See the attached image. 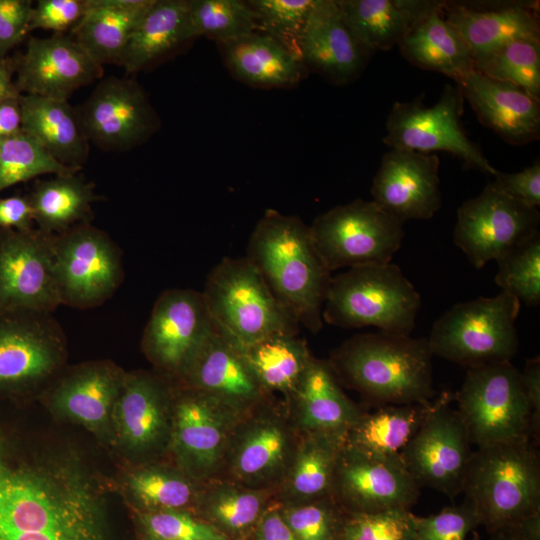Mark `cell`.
Instances as JSON below:
<instances>
[{
	"instance_id": "obj_15",
	"label": "cell",
	"mask_w": 540,
	"mask_h": 540,
	"mask_svg": "<svg viewBox=\"0 0 540 540\" xmlns=\"http://www.w3.org/2000/svg\"><path fill=\"white\" fill-rule=\"evenodd\" d=\"M76 111L89 143L109 151L134 148L159 127L145 91L128 78L102 80Z\"/></svg>"
},
{
	"instance_id": "obj_46",
	"label": "cell",
	"mask_w": 540,
	"mask_h": 540,
	"mask_svg": "<svg viewBox=\"0 0 540 540\" xmlns=\"http://www.w3.org/2000/svg\"><path fill=\"white\" fill-rule=\"evenodd\" d=\"M128 486L146 511L183 510L194 498V488L184 477L158 468L130 475Z\"/></svg>"
},
{
	"instance_id": "obj_59",
	"label": "cell",
	"mask_w": 540,
	"mask_h": 540,
	"mask_svg": "<svg viewBox=\"0 0 540 540\" xmlns=\"http://www.w3.org/2000/svg\"><path fill=\"white\" fill-rule=\"evenodd\" d=\"M17 66L18 59L16 58L7 56L0 58V102L21 95L13 81Z\"/></svg>"
},
{
	"instance_id": "obj_14",
	"label": "cell",
	"mask_w": 540,
	"mask_h": 540,
	"mask_svg": "<svg viewBox=\"0 0 540 540\" xmlns=\"http://www.w3.org/2000/svg\"><path fill=\"white\" fill-rule=\"evenodd\" d=\"M537 208L515 201L488 183L457 210L453 239L476 268L481 269L538 231Z\"/></svg>"
},
{
	"instance_id": "obj_38",
	"label": "cell",
	"mask_w": 540,
	"mask_h": 540,
	"mask_svg": "<svg viewBox=\"0 0 540 540\" xmlns=\"http://www.w3.org/2000/svg\"><path fill=\"white\" fill-rule=\"evenodd\" d=\"M345 435L310 432L300 446L289 478V489L297 498L314 501L332 489Z\"/></svg>"
},
{
	"instance_id": "obj_51",
	"label": "cell",
	"mask_w": 540,
	"mask_h": 540,
	"mask_svg": "<svg viewBox=\"0 0 540 540\" xmlns=\"http://www.w3.org/2000/svg\"><path fill=\"white\" fill-rule=\"evenodd\" d=\"M87 0H39L33 6L29 30H51L63 34L83 17Z\"/></svg>"
},
{
	"instance_id": "obj_2",
	"label": "cell",
	"mask_w": 540,
	"mask_h": 540,
	"mask_svg": "<svg viewBox=\"0 0 540 540\" xmlns=\"http://www.w3.org/2000/svg\"><path fill=\"white\" fill-rule=\"evenodd\" d=\"M245 257L299 325L313 333L321 330L332 275L309 226L298 216L267 209L250 235Z\"/></svg>"
},
{
	"instance_id": "obj_25",
	"label": "cell",
	"mask_w": 540,
	"mask_h": 540,
	"mask_svg": "<svg viewBox=\"0 0 540 540\" xmlns=\"http://www.w3.org/2000/svg\"><path fill=\"white\" fill-rule=\"evenodd\" d=\"M175 405L173 446L182 463L205 475L219 463L236 410L217 399L186 387Z\"/></svg>"
},
{
	"instance_id": "obj_22",
	"label": "cell",
	"mask_w": 540,
	"mask_h": 540,
	"mask_svg": "<svg viewBox=\"0 0 540 540\" xmlns=\"http://www.w3.org/2000/svg\"><path fill=\"white\" fill-rule=\"evenodd\" d=\"M369 56L347 26L337 0H315L300 39L306 70L334 84H347L360 75Z\"/></svg>"
},
{
	"instance_id": "obj_37",
	"label": "cell",
	"mask_w": 540,
	"mask_h": 540,
	"mask_svg": "<svg viewBox=\"0 0 540 540\" xmlns=\"http://www.w3.org/2000/svg\"><path fill=\"white\" fill-rule=\"evenodd\" d=\"M239 350L265 391L291 394L313 358L296 334L271 335Z\"/></svg>"
},
{
	"instance_id": "obj_13",
	"label": "cell",
	"mask_w": 540,
	"mask_h": 540,
	"mask_svg": "<svg viewBox=\"0 0 540 540\" xmlns=\"http://www.w3.org/2000/svg\"><path fill=\"white\" fill-rule=\"evenodd\" d=\"M65 340L48 312L0 311V395H21L61 367Z\"/></svg>"
},
{
	"instance_id": "obj_33",
	"label": "cell",
	"mask_w": 540,
	"mask_h": 540,
	"mask_svg": "<svg viewBox=\"0 0 540 540\" xmlns=\"http://www.w3.org/2000/svg\"><path fill=\"white\" fill-rule=\"evenodd\" d=\"M431 0H337L358 43L371 55L398 46Z\"/></svg>"
},
{
	"instance_id": "obj_7",
	"label": "cell",
	"mask_w": 540,
	"mask_h": 540,
	"mask_svg": "<svg viewBox=\"0 0 540 540\" xmlns=\"http://www.w3.org/2000/svg\"><path fill=\"white\" fill-rule=\"evenodd\" d=\"M520 306L504 291L454 305L433 324L428 337L433 355L467 369L511 361L519 345L515 321Z\"/></svg>"
},
{
	"instance_id": "obj_8",
	"label": "cell",
	"mask_w": 540,
	"mask_h": 540,
	"mask_svg": "<svg viewBox=\"0 0 540 540\" xmlns=\"http://www.w3.org/2000/svg\"><path fill=\"white\" fill-rule=\"evenodd\" d=\"M454 400L476 448L533 441L530 406L520 371L511 361L468 368Z\"/></svg>"
},
{
	"instance_id": "obj_57",
	"label": "cell",
	"mask_w": 540,
	"mask_h": 540,
	"mask_svg": "<svg viewBox=\"0 0 540 540\" xmlns=\"http://www.w3.org/2000/svg\"><path fill=\"white\" fill-rule=\"evenodd\" d=\"M490 534L489 540H540V513Z\"/></svg>"
},
{
	"instance_id": "obj_50",
	"label": "cell",
	"mask_w": 540,
	"mask_h": 540,
	"mask_svg": "<svg viewBox=\"0 0 540 540\" xmlns=\"http://www.w3.org/2000/svg\"><path fill=\"white\" fill-rule=\"evenodd\" d=\"M479 525L475 508L465 499L461 505L446 507L436 514L416 516L415 540H466Z\"/></svg>"
},
{
	"instance_id": "obj_39",
	"label": "cell",
	"mask_w": 540,
	"mask_h": 540,
	"mask_svg": "<svg viewBox=\"0 0 540 540\" xmlns=\"http://www.w3.org/2000/svg\"><path fill=\"white\" fill-rule=\"evenodd\" d=\"M286 452L283 427L270 419L258 421L240 437L233 454V470L243 479L263 478L282 465Z\"/></svg>"
},
{
	"instance_id": "obj_41",
	"label": "cell",
	"mask_w": 540,
	"mask_h": 540,
	"mask_svg": "<svg viewBox=\"0 0 540 540\" xmlns=\"http://www.w3.org/2000/svg\"><path fill=\"white\" fill-rule=\"evenodd\" d=\"M474 69L494 80L519 86L540 99V39L512 41L476 60Z\"/></svg>"
},
{
	"instance_id": "obj_56",
	"label": "cell",
	"mask_w": 540,
	"mask_h": 540,
	"mask_svg": "<svg viewBox=\"0 0 540 540\" xmlns=\"http://www.w3.org/2000/svg\"><path fill=\"white\" fill-rule=\"evenodd\" d=\"M255 535L256 540H298L278 510L262 514L256 524Z\"/></svg>"
},
{
	"instance_id": "obj_29",
	"label": "cell",
	"mask_w": 540,
	"mask_h": 540,
	"mask_svg": "<svg viewBox=\"0 0 540 540\" xmlns=\"http://www.w3.org/2000/svg\"><path fill=\"white\" fill-rule=\"evenodd\" d=\"M22 130L33 137L63 165L83 167L89 154V141L76 108L66 100L28 94L20 95Z\"/></svg>"
},
{
	"instance_id": "obj_27",
	"label": "cell",
	"mask_w": 540,
	"mask_h": 540,
	"mask_svg": "<svg viewBox=\"0 0 540 540\" xmlns=\"http://www.w3.org/2000/svg\"><path fill=\"white\" fill-rule=\"evenodd\" d=\"M442 3L433 1L398 47L414 66L442 73L455 81L474 69V58L460 32L445 18Z\"/></svg>"
},
{
	"instance_id": "obj_17",
	"label": "cell",
	"mask_w": 540,
	"mask_h": 540,
	"mask_svg": "<svg viewBox=\"0 0 540 540\" xmlns=\"http://www.w3.org/2000/svg\"><path fill=\"white\" fill-rule=\"evenodd\" d=\"M213 326L201 292L169 289L153 306L142 348L155 366L180 376Z\"/></svg>"
},
{
	"instance_id": "obj_26",
	"label": "cell",
	"mask_w": 540,
	"mask_h": 540,
	"mask_svg": "<svg viewBox=\"0 0 540 540\" xmlns=\"http://www.w3.org/2000/svg\"><path fill=\"white\" fill-rule=\"evenodd\" d=\"M126 373L110 362H93L68 372L51 389V406L91 430H99L112 413Z\"/></svg>"
},
{
	"instance_id": "obj_3",
	"label": "cell",
	"mask_w": 540,
	"mask_h": 540,
	"mask_svg": "<svg viewBox=\"0 0 540 540\" xmlns=\"http://www.w3.org/2000/svg\"><path fill=\"white\" fill-rule=\"evenodd\" d=\"M428 338L379 331L355 335L329 364L336 376L377 406L430 404L434 400Z\"/></svg>"
},
{
	"instance_id": "obj_45",
	"label": "cell",
	"mask_w": 540,
	"mask_h": 540,
	"mask_svg": "<svg viewBox=\"0 0 540 540\" xmlns=\"http://www.w3.org/2000/svg\"><path fill=\"white\" fill-rule=\"evenodd\" d=\"M265 495L260 491L221 486L209 496L206 515L211 525L237 537L258 523L263 514Z\"/></svg>"
},
{
	"instance_id": "obj_12",
	"label": "cell",
	"mask_w": 540,
	"mask_h": 540,
	"mask_svg": "<svg viewBox=\"0 0 540 540\" xmlns=\"http://www.w3.org/2000/svg\"><path fill=\"white\" fill-rule=\"evenodd\" d=\"M453 400L451 392L433 400L401 453L405 469L419 488H432L451 499L463 492L474 451L458 411L451 407Z\"/></svg>"
},
{
	"instance_id": "obj_30",
	"label": "cell",
	"mask_w": 540,
	"mask_h": 540,
	"mask_svg": "<svg viewBox=\"0 0 540 540\" xmlns=\"http://www.w3.org/2000/svg\"><path fill=\"white\" fill-rule=\"evenodd\" d=\"M219 46L231 74L251 86L294 87L306 71L299 58L272 37L258 31Z\"/></svg>"
},
{
	"instance_id": "obj_18",
	"label": "cell",
	"mask_w": 540,
	"mask_h": 540,
	"mask_svg": "<svg viewBox=\"0 0 540 540\" xmlns=\"http://www.w3.org/2000/svg\"><path fill=\"white\" fill-rule=\"evenodd\" d=\"M439 166L435 153L390 148L373 178L372 201L402 223L432 218L442 204Z\"/></svg>"
},
{
	"instance_id": "obj_24",
	"label": "cell",
	"mask_w": 540,
	"mask_h": 540,
	"mask_svg": "<svg viewBox=\"0 0 540 540\" xmlns=\"http://www.w3.org/2000/svg\"><path fill=\"white\" fill-rule=\"evenodd\" d=\"M179 377L186 387L236 411L258 402L265 392L238 347L215 326Z\"/></svg>"
},
{
	"instance_id": "obj_5",
	"label": "cell",
	"mask_w": 540,
	"mask_h": 540,
	"mask_svg": "<svg viewBox=\"0 0 540 540\" xmlns=\"http://www.w3.org/2000/svg\"><path fill=\"white\" fill-rule=\"evenodd\" d=\"M420 307V294L399 266L366 264L332 276L322 319L342 328L372 326L410 335Z\"/></svg>"
},
{
	"instance_id": "obj_54",
	"label": "cell",
	"mask_w": 540,
	"mask_h": 540,
	"mask_svg": "<svg viewBox=\"0 0 540 540\" xmlns=\"http://www.w3.org/2000/svg\"><path fill=\"white\" fill-rule=\"evenodd\" d=\"M33 212L28 196L0 198V229L29 231L33 228Z\"/></svg>"
},
{
	"instance_id": "obj_47",
	"label": "cell",
	"mask_w": 540,
	"mask_h": 540,
	"mask_svg": "<svg viewBox=\"0 0 540 540\" xmlns=\"http://www.w3.org/2000/svg\"><path fill=\"white\" fill-rule=\"evenodd\" d=\"M415 519L409 509L348 513L339 540H415Z\"/></svg>"
},
{
	"instance_id": "obj_35",
	"label": "cell",
	"mask_w": 540,
	"mask_h": 540,
	"mask_svg": "<svg viewBox=\"0 0 540 540\" xmlns=\"http://www.w3.org/2000/svg\"><path fill=\"white\" fill-rule=\"evenodd\" d=\"M432 402L384 405L372 413H363L347 430L344 446L377 459H401Z\"/></svg>"
},
{
	"instance_id": "obj_60",
	"label": "cell",
	"mask_w": 540,
	"mask_h": 540,
	"mask_svg": "<svg viewBox=\"0 0 540 540\" xmlns=\"http://www.w3.org/2000/svg\"><path fill=\"white\" fill-rule=\"evenodd\" d=\"M472 540H479L478 534L476 532H474V537Z\"/></svg>"
},
{
	"instance_id": "obj_19",
	"label": "cell",
	"mask_w": 540,
	"mask_h": 540,
	"mask_svg": "<svg viewBox=\"0 0 540 540\" xmlns=\"http://www.w3.org/2000/svg\"><path fill=\"white\" fill-rule=\"evenodd\" d=\"M349 513L410 509L420 488L401 459H377L342 449L333 489Z\"/></svg>"
},
{
	"instance_id": "obj_9",
	"label": "cell",
	"mask_w": 540,
	"mask_h": 540,
	"mask_svg": "<svg viewBox=\"0 0 540 540\" xmlns=\"http://www.w3.org/2000/svg\"><path fill=\"white\" fill-rule=\"evenodd\" d=\"M309 227L314 246L331 272L389 263L404 238L401 221L372 200L360 198L320 214Z\"/></svg>"
},
{
	"instance_id": "obj_40",
	"label": "cell",
	"mask_w": 540,
	"mask_h": 540,
	"mask_svg": "<svg viewBox=\"0 0 540 540\" xmlns=\"http://www.w3.org/2000/svg\"><path fill=\"white\" fill-rule=\"evenodd\" d=\"M80 170L58 162L23 130L0 139V193L40 175L75 174Z\"/></svg>"
},
{
	"instance_id": "obj_4",
	"label": "cell",
	"mask_w": 540,
	"mask_h": 540,
	"mask_svg": "<svg viewBox=\"0 0 540 540\" xmlns=\"http://www.w3.org/2000/svg\"><path fill=\"white\" fill-rule=\"evenodd\" d=\"M491 533L540 513V461L532 440L476 448L463 492Z\"/></svg>"
},
{
	"instance_id": "obj_55",
	"label": "cell",
	"mask_w": 540,
	"mask_h": 540,
	"mask_svg": "<svg viewBox=\"0 0 540 540\" xmlns=\"http://www.w3.org/2000/svg\"><path fill=\"white\" fill-rule=\"evenodd\" d=\"M520 374L532 415V437L536 442L540 433V358L527 359Z\"/></svg>"
},
{
	"instance_id": "obj_43",
	"label": "cell",
	"mask_w": 540,
	"mask_h": 540,
	"mask_svg": "<svg viewBox=\"0 0 540 540\" xmlns=\"http://www.w3.org/2000/svg\"><path fill=\"white\" fill-rule=\"evenodd\" d=\"M496 284L527 306L540 303V233L535 232L496 259Z\"/></svg>"
},
{
	"instance_id": "obj_10",
	"label": "cell",
	"mask_w": 540,
	"mask_h": 540,
	"mask_svg": "<svg viewBox=\"0 0 540 540\" xmlns=\"http://www.w3.org/2000/svg\"><path fill=\"white\" fill-rule=\"evenodd\" d=\"M54 278L61 305L89 309L107 301L121 284V251L90 223L51 235Z\"/></svg>"
},
{
	"instance_id": "obj_34",
	"label": "cell",
	"mask_w": 540,
	"mask_h": 540,
	"mask_svg": "<svg viewBox=\"0 0 540 540\" xmlns=\"http://www.w3.org/2000/svg\"><path fill=\"white\" fill-rule=\"evenodd\" d=\"M193 38L188 0H154L131 35L118 64L130 73L142 70Z\"/></svg>"
},
{
	"instance_id": "obj_21",
	"label": "cell",
	"mask_w": 540,
	"mask_h": 540,
	"mask_svg": "<svg viewBox=\"0 0 540 540\" xmlns=\"http://www.w3.org/2000/svg\"><path fill=\"white\" fill-rule=\"evenodd\" d=\"M442 12L460 32L474 62L512 41L540 39L538 1H443Z\"/></svg>"
},
{
	"instance_id": "obj_32",
	"label": "cell",
	"mask_w": 540,
	"mask_h": 540,
	"mask_svg": "<svg viewBox=\"0 0 540 540\" xmlns=\"http://www.w3.org/2000/svg\"><path fill=\"white\" fill-rule=\"evenodd\" d=\"M292 394L308 433L345 435L363 414L342 391L329 362L312 358Z\"/></svg>"
},
{
	"instance_id": "obj_58",
	"label": "cell",
	"mask_w": 540,
	"mask_h": 540,
	"mask_svg": "<svg viewBox=\"0 0 540 540\" xmlns=\"http://www.w3.org/2000/svg\"><path fill=\"white\" fill-rule=\"evenodd\" d=\"M22 130L20 96L0 102V139L17 134Z\"/></svg>"
},
{
	"instance_id": "obj_1",
	"label": "cell",
	"mask_w": 540,
	"mask_h": 540,
	"mask_svg": "<svg viewBox=\"0 0 540 540\" xmlns=\"http://www.w3.org/2000/svg\"><path fill=\"white\" fill-rule=\"evenodd\" d=\"M0 540H107L90 480L68 462L28 458L1 429Z\"/></svg>"
},
{
	"instance_id": "obj_48",
	"label": "cell",
	"mask_w": 540,
	"mask_h": 540,
	"mask_svg": "<svg viewBox=\"0 0 540 540\" xmlns=\"http://www.w3.org/2000/svg\"><path fill=\"white\" fill-rule=\"evenodd\" d=\"M139 521L148 540H230L210 523L183 510L146 511Z\"/></svg>"
},
{
	"instance_id": "obj_53",
	"label": "cell",
	"mask_w": 540,
	"mask_h": 540,
	"mask_svg": "<svg viewBox=\"0 0 540 540\" xmlns=\"http://www.w3.org/2000/svg\"><path fill=\"white\" fill-rule=\"evenodd\" d=\"M32 10L29 0H0V58L30 32Z\"/></svg>"
},
{
	"instance_id": "obj_23",
	"label": "cell",
	"mask_w": 540,
	"mask_h": 540,
	"mask_svg": "<svg viewBox=\"0 0 540 540\" xmlns=\"http://www.w3.org/2000/svg\"><path fill=\"white\" fill-rule=\"evenodd\" d=\"M478 120L509 144L540 137V99L519 86L489 78L475 69L455 80Z\"/></svg>"
},
{
	"instance_id": "obj_31",
	"label": "cell",
	"mask_w": 540,
	"mask_h": 540,
	"mask_svg": "<svg viewBox=\"0 0 540 540\" xmlns=\"http://www.w3.org/2000/svg\"><path fill=\"white\" fill-rule=\"evenodd\" d=\"M154 0H87L73 38L100 66L118 63L138 23Z\"/></svg>"
},
{
	"instance_id": "obj_11",
	"label": "cell",
	"mask_w": 540,
	"mask_h": 540,
	"mask_svg": "<svg viewBox=\"0 0 540 540\" xmlns=\"http://www.w3.org/2000/svg\"><path fill=\"white\" fill-rule=\"evenodd\" d=\"M464 100L457 84H447L433 106H426L421 98L395 102L386 120L383 142L390 148L447 152L465 165L494 176L498 170L461 125Z\"/></svg>"
},
{
	"instance_id": "obj_52",
	"label": "cell",
	"mask_w": 540,
	"mask_h": 540,
	"mask_svg": "<svg viewBox=\"0 0 540 540\" xmlns=\"http://www.w3.org/2000/svg\"><path fill=\"white\" fill-rule=\"evenodd\" d=\"M494 177L495 180L490 184L499 192L529 207L540 206V163L538 160L516 173L497 171Z\"/></svg>"
},
{
	"instance_id": "obj_44",
	"label": "cell",
	"mask_w": 540,
	"mask_h": 540,
	"mask_svg": "<svg viewBox=\"0 0 540 540\" xmlns=\"http://www.w3.org/2000/svg\"><path fill=\"white\" fill-rule=\"evenodd\" d=\"M315 0H249L258 32L301 60L300 39Z\"/></svg>"
},
{
	"instance_id": "obj_6",
	"label": "cell",
	"mask_w": 540,
	"mask_h": 540,
	"mask_svg": "<svg viewBox=\"0 0 540 540\" xmlns=\"http://www.w3.org/2000/svg\"><path fill=\"white\" fill-rule=\"evenodd\" d=\"M202 293L214 326L239 349L300 326L246 257L223 258Z\"/></svg>"
},
{
	"instance_id": "obj_49",
	"label": "cell",
	"mask_w": 540,
	"mask_h": 540,
	"mask_svg": "<svg viewBox=\"0 0 540 540\" xmlns=\"http://www.w3.org/2000/svg\"><path fill=\"white\" fill-rule=\"evenodd\" d=\"M280 512L298 540H339L345 519L327 497Z\"/></svg>"
},
{
	"instance_id": "obj_16",
	"label": "cell",
	"mask_w": 540,
	"mask_h": 540,
	"mask_svg": "<svg viewBox=\"0 0 540 540\" xmlns=\"http://www.w3.org/2000/svg\"><path fill=\"white\" fill-rule=\"evenodd\" d=\"M59 305L51 235L0 229V311L52 313Z\"/></svg>"
},
{
	"instance_id": "obj_42",
	"label": "cell",
	"mask_w": 540,
	"mask_h": 540,
	"mask_svg": "<svg viewBox=\"0 0 540 540\" xmlns=\"http://www.w3.org/2000/svg\"><path fill=\"white\" fill-rule=\"evenodd\" d=\"M193 37H207L227 43L257 31L254 14L247 1L188 0Z\"/></svg>"
},
{
	"instance_id": "obj_28",
	"label": "cell",
	"mask_w": 540,
	"mask_h": 540,
	"mask_svg": "<svg viewBox=\"0 0 540 540\" xmlns=\"http://www.w3.org/2000/svg\"><path fill=\"white\" fill-rule=\"evenodd\" d=\"M168 389L143 372L126 374L112 413L122 442L135 451L154 448L167 428Z\"/></svg>"
},
{
	"instance_id": "obj_20",
	"label": "cell",
	"mask_w": 540,
	"mask_h": 540,
	"mask_svg": "<svg viewBox=\"0 0 540 540\" xmlns=\"http://www.w3.org/2000/svg\"><path fill=\"white\" fill-rule=\"evenodd\" d=\"M16 87L21 94L66 100L100 78L97 64L71 36L31 37L18 58Z\"/></svg>"
},
{
	"instance_id": "obj_36",
	"label": "cell",
	"mask_w": 540,
	"mask_h": 540,
	"mask_svg": "<svg viewBox=\"0 0 540 540\" xmlns=\"http://www.w3.org/2000/svg\"><path fill=\"white\" fill-rule=\"evenodd\" d=\"M38 230L60 234L82 223H90L92 203L99 200L94 185L75 174L38 180L28 196Z\"/></svg>"
}]
</instances>
